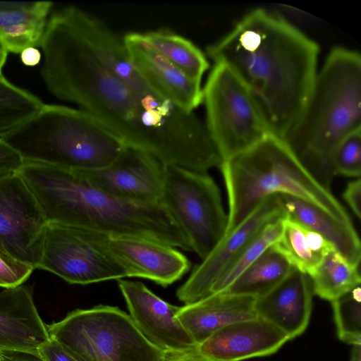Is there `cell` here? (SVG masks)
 <instances>
[{"label":"cell","mask_w":361,"mask_h":361,"mask_svg":"<svg viewBox=\"0 0 361 361\" xmlns=\"http://www.w3.org/2000/svg\"><path fill=\"white\" fill-rule=\"evenodd\" d=\"M39 47L49 91L79 106L128 147L192 171L219 166L221 157L205 124L194 112L141 94L113 72L79 30L71 6L51 16Z\"/></svg>","instance_id":"obj_1"},{"label":"cell","mask_w":361,"mask_h":361,"mask_svg":"<svg viewBox=\"0 0 361 361\" xmlns=\"http://www.w3.org/2000/svg\"><path fill=\"white\" fill-rule=\"evenodd\" d=\"M318 44L264 8L245 15L208 56L226 65L259 102L272 134L288 135L300 117L317 74Z\"/></svg>","instance_id":"obj_2"},{"label":"cell","mask_w":361,"mask_h":361,"mask_svg":"<svg viewBox=\"0 0 361 361\" xmlns=\"http://www.w3.org/2000/svg\"><path fill=\"white\" fill-rule=\"evenodd\" d=\"M17 173L48 223L157 240L190 251V243L161 204L140 203L103 191L75 171L25 161Z\"/></svg>","instance_id":"obj_3"},{"label":"cell","mask_w":361,"mask_h":361,"mask_svg":"<svg viewBox=\"0 0 361 361\" xmlns=\"http://www.w3.org/2000/svg\"><path fill=\"white\" fill-rule=\"evenodd\" d=\"M361 130V55L333 48L317 74L305 109L283 139L325 188L335 176L331 157L344 137Z\"/></svg>","instance_id":"obj_4"},{"label":"cell","mask_w":361,"mask_h":361,"mask_svg":"<svg viewBox=\"0 0 361 361\" xmlns=\"http://www.w3.org/2000/svg\"><path fill=\"white\" fill-rule=\"evenodd\" d=\"M219 169L228 200L224 237L241 224L264 199L275 194L299 197L338 219L352 223L331 190L312 176L283 139L274 134L226 159Z\"/></svg>","instance_id":"obj_5"},{"label":"cell","mask_w":361,"mask_h":361,"mask_svg":"<svg viewBox=\"0 0 361 361\" xmlns=\"http://www.w3.org/2000/svg\"><path fill=\"white\" fill-rule=\"evenodd\" d=\"M2 140L25 161L73 171L105 168L128 147L87 111L56 104H44Z\"/></svg>","instance_id":"obj_6"},{"label":"cell","mask_w":361,"mask_h":361,"mask_svg":"<svg viewBox=\"0 0 361 361\" xmlns=\"http://www.w3.org/2000/svg\"><path fill=\"white\" fill-rule=\"evenodd\" d=\"M47 329L78 361H164L167 355L117 307L75 310Z\"/></svg>","instance_id":"obj_7"},{"label":"cell","mask_w":361,"mask_h":361,"mask_svg":"<svg viewBox=\"0 0 361 361\" xmlns=\"http://www.w3.org/2000/svg\"><path fill=\"white\" fill-rule=\"evenodd\" d=\"M202 91L205 126L223 161L272 134L257 99L226 65L214 63Z\"/></svg>","instance_id":"obj_8"},{"label":"cell","mask_w":361,"mask_h":361,"mask_svg":"<svg viewBox=\"0 0 361 361\" xmlns=\"http://www.w3.org/2000/svg\"><path fill=\"white\" fill-rule=\"evenodd\" d=\"M161 202L202 260L224 238L228 216L220 190L207 173L165 164Z\"/></svg>","instance_id":"obj_9"},{"label":"cell","mask_w":361,"mask_h":361,"mask_svg":"<svg viewBox=\"0 0 361 361\" xmlns=\"http://www.w3.org/2000/svg\"><path fill=\"white\" fill-rule=\"evenodd\" d=\"M38 269L71 284L128 277L123 268L85 228L48 223Z\"/></svg>","instance_id":"obj_10"},{"label":"cell","mask_w":361,"mask_h":361,"mask_svg":"<svg viewBox=\"0 0 361 361\" xmlns=\"http://www.w3.org/2000/svg\"><path fill=\"white\" fill-rule=\"evenodd\" d=\"M48 221L17 173L0 177V252L38 269Z\"/></svg>","instance_id":"obj_11"},{"label":"cell","mask_w":361,"mask_h":361,"mask_svg":"<svg viewBox=\"0 0 361 361\" xmlns=\"http://www.w3.org/2000/svg\"><path fill=\"white\" fill-rule=\"evenodd\" d=\"M286 216L279 194L267 197L235 229L226 235L212 252L192 271L176 292L185 305L211 295L214 284L238 257L245 247L267 224Z\"/></svg>","instance_id":"obj_12"},{"label":"cell","mask_w":361,"mask_h":361,"mask_svg":"<svg viewBox=\"0 0 361 361\" xmlns=\"http://www.w3.org/2000/svg\"><path fill=\"white\" fill-rule=\"evenodd\" d=\"M87 230L123 268L128 277L149 279L166 287L181 279L190 269L189 259L166 243L139 236Z\"/></svg>","instance_id":"obj_13"},{"label":"cell","mask_w":361,"mask_h":361,"mask_svg":"<svg viewBox=\"0 0 361 361\" xmlns=\"http://www.w3.org/2000/svg\"><path fill=\"white\" fill-rule=\"evenodd\" d=\"M164 164L147 152L127 147L117 160L105 168L75 171L118 198L157 203L161 202Z\"/></svg>","instance_id":"obj_14"},{"label":"cell","mask_w":361,"mask_h":361,"mask_svg":"<svg viewBox=\"0 0 361 361\" xmlns=\"http://www.w3.org/2000/svg\"><path fill=\"white\" fill-rule=\"evenodd\" d=\"M129 315L142 335L166 354L196 348L197 345L177 318L180 307L164 300L142 283L118 280Z\"/></svg>","instance_id":"obj_15"},{"label":"cell","mask_w":361,"mask_h":361,"mask_svg":"<svg viewBox=\"0 0 361 361\" xmlns=\"http://www.w3.org/2000/svg\"><path fill=\"white\" fill-rule=\"evenodd\" d=\"M122 38L132 63L160 96L187 113L202 104L201 82L173 65L149 43L144 33L129 32Z\"/></svg>","instance_id":"obj_16"},{"label":"cell","mask_w":361,"mask_h":361,"mask_svg":"<svg viewBox=\"0 0 361 361\" xmlns=\"http://www.w3.org/2000/svg\"><path fill=\"white\" fill-rule=\"evenodd\" d=\"M287 335L257 317L228 324L198 344L197 350L216 361H241L276 353Z\"/></svg>","instance_id":"obj_17"},{"label":"cell","mask_w":361,"mask_h":361,"mask_svg":"<svg viewBox=\"0 0 361 361\" xmlns=\"http://www.w3.org/2000/svg\"><path fill=\"white\" fill-rule=\"evenodd\" d=\"M312 294L310 276L293 267L274 288L255 299V311L290 340L301 335L308 326Z\"/></svg>","instance_id":"obj_18"},{"label":"cell","mask_w":361,"mask_h":361,"mask_svg":"<svg viewBox=\"0 0 361 361\" xmlns=\"http://www.w3.org/2000/svg\"><path fill=\"white\" fill-rule=\"evenodd\" d=\"M49 338L28 286L23 284L0 291V350L37 353Z\"/></svg>","instance_id":"obj_19"},{"label":"cell","mask_w":361,"mask_h":361,"mask_svg":"<svg viewBox=\"0 0 361 361\" xmlns=\"http://www.w3.org/2000/svg\"><path fill=\"white\" fill-rule=\"evenodd\" d=\"M255 299L249 295L216 293L180 307L177 318L198 345L228 324L257 317Z\"/></svg>","instance_id":"obj_20"},{"label":"cell","mask_w":361,"mask_h":361,"mask_svg":"<svg viewBox=\"0 0 361 361\" xmlns=\"http://www.w3.org/2000/svg\"><path fill=\"white\" fill-rule=\"evenodd\" d=\"M286 216L322 236L345 258L360 265L361 245L352 223L338 219L299 197L279 194Z\"/></svg>","instance_id":"obj_21"},{"label":"cell","mask_w":361,"mask_h":361,"mask_svg":"<svg viewBox=\"0 0 361 361\" xmlns=\"http://www.w3.org/2000/svg\"><path fill=\"white\" fill-rule=\"evenodd\" d=\"M51 7L50 1H0V47L20 54L39 47Z\"/></svg>","instance_id":"obj_22"},{"label":"cell","mask_w":361,"mask_h":361,"mask_svg":"<svg viewBox=\"0 0 361 361\" xmlns=\"http://www.w3.org/2000/svg\"><path fill=\"white\" fill-rule=\"evenodd\" d=\"M273 246L295 269L310 276L333 245L322 236L287 216Z\"/></svg>","instance_id":"obj_23"},{"label":"cell","mask_w":361,"mask_h":361,"mask_svg":"<svg viewBox=\"0 0 361 361\" xmlns=\"http://www.w3.org/2000/svg\"><path fill=\"white\" fill-rule=\"evenodd\" d=\"M293 268L272 245L222 292L259 298L279 284Z\"/></svg>","instance_id":"obj_24"},{"label":"cell","mask_w":361,"mask_h":361,"mask_svg":"<svg viewBox=\"0 0 361 361\" xmlns=\"http://www.w3.org/2000/svg\"><path fill=\"white\" fill-rule=\"evenodd\" d=\"M359 267L332 248L310 276L313 293L331 302L360 286Z\"/></svg>","instance_id":"obj_25"},{"label":"cell","mask_w":361,"mask_h":361,"mask_svg":"<svg viewBox=\"0 0 361 361\" xmlns=\"http://www.w3.org/2000/svg\"><path fill=\"white\" fill-rule=\"evenodd\" d=\"M149 43L192 80L201 82L209 64L205 54L190 40L168 30L145 32Z\"/></svg>","instance_id":"obj_26"},{"label":"cell","mask_w":361,"mask_h":361,"mask_svg":"<svg viewBox=\"0 0 361 361\" xmlns=\"http://www.w3.org/2000/svg\"><path fill=\"white\" fill-rule=\"evenodd\" d=\"M44 104L35 95L14 85L0 73V139L31 118Z\"/></svg>","instance_id":"obj_27"},{"label":"cell","mask_w":361,"mask_h":361,"mask_svg":"<svg viewBox=\"0 0 361 361\" xmlns=\"http://www.w3.org/2000/svg\"><path fill=\"white\" fill-rule=\"evenodd\" d=\"M283 219H279L267 224L255 235L238 257L214 284L211 295L224 291L249 266L277 241L281 232Z\"/></svg>","instance_id":"obj_28"},{"label":"cell","mask_w":361,"mask_h":361,"mask_svg":"<svg viewBox=\"0 0 361 361\" xmlns=\"http://www.w3.org/2000/svg\"><path fill=\"white\" fill-rule=\"evenodd\" d=\"M360 286L331 301L338 338L353 345H361Z\"/></svg>","instance_id":"obj_29"},{"label":"cell","mask_w":361,"mask_h":361,"mask_svg":"<svg viewBox=\"0 0 361 361\" xmlns=\"http://www.w3.org/2000/svg\"><path fill=\"white\" fill-rule=\"evenodd\" d=\"M331 166L335 175L360 178L361 172V130L341 140L334 148Z\"/></svg>","instance_id":"obj_30"},{"label":"cell","mask_w":361,"mask_h":361,"mask_svg":"<svg viewBox=\"0 0 361 361\" xmlns=\"http://www.w3.org/2000/svg\"><path fill=\"white\" fill-rule=\"evenodd\" d=\"M34 269L0 252V288H14L23 285Z\"/></svg>","instance_id":"obj_31"},{"label":"cell","mask_w":361,"mask_h":361,"mask_svg":"<svg viewBox=\"0 0 361 361\" xmlns=\"http://www.w3.org/2000/svg\"><path fill=\"white\" fill-rule=\"evenodd\" d=\"M23 162L18 152L0 139V177L17 172Z\"/></svg>","instance_id":"obj_32"},{"label":"cell","mask_w":361,"mask_h":361,"mask_svg":"<svg viewBox=\"0 0 361 361\" xmlns=\"http://www.w3.org/2000/svg\"><path fill=\"white\" fill-rule=\"evenodd\" d=\"M38 354L46 361H78L71 353L54 338L49 337L37 350Z\"/></svg>","instance_id":"obj_33"},{"label":"cell","mask_w":361,"mask_h":361,"mask_svg":"<svg viewBox=\"0 0 361 361\" xmlns=\"http://www.w3.org/2000/svg\"><path fill=\"white\" fill-rule=\"evenodd\" d=\"M343 197L357 218L361 216V181L357 178L348 183L343 193Z\"/></svg>","instance_id":"obj_34"},{"label":"cell","mask_w":361,"mask_h":361,"mask_svg":"<svg viewBox=\"0 0 361 361\" xmlns=\"http://www.w3.org/2000/svg\"><path fill=\"white\" fill-rule=\"evenodd\" d=\"M0 361H46L38 353L24 350H1Z\"/></svg>","instance_id":"obj_35"},{"label":"cell","mask_w":361,"mask_h":361,"mask_svg":"<svg viewBox=\"0 0 361 361\" xmlns=\"http://www.w3.org/2000/svg\"><path fill=\"white\" fill-rule=\"evenodd\" d=\"M164 361H216L200 353L197 348L190 350L167 354Z\"/></svg>","instance_id":"obj_36"},{"label":"cell","mask_w":361,"mask_h":361,"mask_svg":"<svg viewBox=\"0 0 361 361\" xmlns=\"http://www.w3.org/2000/svg\"><path fill=\"white\" fill-rule=\"evenodd\" d=\"M22 63L27 66L37 65L42 58L41 52L36 47H29L24 49L20 54Z\"/></svg>","instance_id":"obj_37"},{"label":"cell","mask_w":361,"mask_h":361,"mask_svg":"<svg viewBox=\"0 0 361 361\" xmlns=\"http://www.w3.org/2000/svg\"><path fill=\"white\" fill-rule=\"evenodd\" d=\"M7 55L8 53L0 47V73H1L2 68L6 61Z\"/></svg>","instance_id":"obj_38"}]
</instances>
